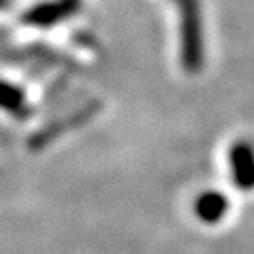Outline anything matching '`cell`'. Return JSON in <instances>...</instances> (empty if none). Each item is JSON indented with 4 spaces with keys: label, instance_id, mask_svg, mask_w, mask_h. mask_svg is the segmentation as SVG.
<instances>
[{
    "label": "cell",
    "instance_id": "6da1fadb",
    "mask_svg": "<svg viewBox=\"0 0 254 254\" xmlns=\"http://www.w3.org/2000/svg\"><path fill=\"white\" fill-rule=\"evenodd\" d=\"M179 13V51L187 72L196 73L205 63V32L200 0H173Z\"/></svg>",
    "mask_w": 254,
    "mask_h": 254
},
{
    "label": "cell",
    "instance_id": "7a4b0ae2",
    "mask_svg": "<svg viewBox=\"0 0 254 254\" xmlns=\"http://www.w3.org/2000/svg\"><path fill=\"white\" fill-rule=\"evenodd\" d=\"M228 170L236 189L254 190V147L249 141H237L228 153Z\"/></svg>",
    "mask_w": 254,
    "mask_h": 254
},
{
    "label": "cell",
    "instance_id": "3957f363",
    "mask_svg": "<svg viewBox=\"0 0 254 254\" xmlns=\"http://www.w3.org/2000/svg\"><path fill=\"white\" fill-rule=\"evenodd\" d=\"M230 200L224 192L215 190V189H207L201 190L192 203V213L203 224H218L220 220H224L230 211Z\"/></svg>",
    "mask_w": 254,
    "mask_h": 254
}]
</instances>
